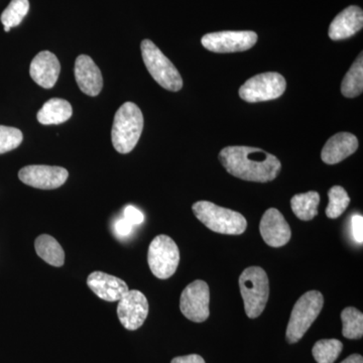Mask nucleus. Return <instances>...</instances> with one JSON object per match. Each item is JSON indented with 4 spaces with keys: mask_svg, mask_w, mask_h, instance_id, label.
<instances>
[{
    "mask_svg": "<svg viewBox=\"0 0 363 363\" xmlns=\"http://www.w3.org/2000/svg\"><path fill=\"white\" fill-rule=\"evenodd\" d=\"M219 161L230 175L257 183L274 181L281 169L278 157L257 147H227L219 154Z\"/></svg>",
    "mask_w": 363,
    "mask_h": 363,
    "instance_id": "nucleus-1",
    "label": "nucleus"
},
{
    "mask_svg": "<svg viewBox=\"0 0 363 363\" xmlns=\"http://www.w3.org/2000/svg\"><path fill=\"white\" fill-rule=\"evenodd\" d=\"M143 116L138 105L125 102L114 116L111 138L114 149L119 154H128L135 149L142 135Z\"/></svg>",
    "mask_w": 363,
    "mask_h": 363,
    "instance_id": "nucleus-2",
    "label": "nucleus"
},
{
    "mask_svg": "<svg viewBox=\"0 0 363 363\" xmlns=\"http://www.w3.org/2000/svg\"><path fill=\"white\" fill-rule=\"evenodd\" d=\"M192 209L195 216L214 233L240 235L247 230V219L233 210L217 206L209 201L196 202Z\"/></svg>",
    "mask_w": 363,
    "mask_h": 363,
    "instance_id": "nucleus-3",
    "label": "nucleus"
},
{
    "mask_svg": "<svg viewBox=\"0 0 363 363\" xmlns=\"http://www.w3.org/2000/svg\"><path fill=\"white\" fill-rule=\"evenodd\" d=\"M240 288L245 310L248 317L255 319L264 312L269 295V278L259 267H250L240 277Z\"/></svg>",
    "mask_w": 363,
    "mask_h": 363,
    "instance_id": "nucleus-4",
    "label": "nucleus"
},
{
    "mask_svg": "<svg viewBox=\"0 0 363 363\" xmlns=\"http://www.w3.org/2000/svg\"><path fill=\"white\" fill-rule=\"evenodd\" d=\"M324 305V298L318 291L304 294L294 306L290 321L286 327V337L289 343H297L309 330L319 316Z\"/></svg>",
    "mask_w": 363,
    "mask_h": 363,
    "instance_id": "nucleus-5",
    "label": "nucleus"
},
{
    "mask_svg": "<svg viewBox=\"0 0 363 363\" xmlns=\"http://www.w3.org/2000/svg\"><path fill=\"white\" fill-rule=\"evenodd\" d=\"M140 50L145 65L157 84L173 92L180 91L183 87L180 73L161 50L150 40H143Z\"/></svg>",
    "mask_w": 363,
    "mask_h": 363,
    "instance_id": "nucleus-6",
    "label": "nucleus"
},
{
    "mask_svg": "<svg viewBox=\"0 0 363 363\" xmlns=\"http://www.w3.org/2000/svg\"><path fill=\"white\" fill-rule=\"evenodd\" d=\"M147 262L150 271L157 279L171 278L180 262L178 245L168 235L162 234L157 236L150 245Z\"/></svg>",
    "mask_w": 363,
    "mask_h": 363,
    "instance_id": "nucleus-7",
    "label": "nucleus"
},
{
    "mask_svg": "<svg viewBox=\"0 0 363 363\" xmlns=\"http://www.w3.org/2000/svg\"><path fill=\"white\" fill-rule=\"evenodd\" d=\"M286 79L276 72H267L248 79L241 86L240 96L248 104L269 101L277 99L285 93Z\"/></svg>",
    "mask_w": 363,
    "mask_h": 363,
    "instance_id": "nucleus-8",
    "label": "nucleus"
},
{
    "mask_svg": "<svg viewBox=\"0 0 363 363\" xmlns=\"http://www.w3.org/2000/svg\"><path fill=\"white\" fill-rule=\"evenodd\" d=\"M257 35L252 30H226L207 33L202 38L203 47L213 52H238L252 49L257 44Z\"/></svg>",
    "mask_w": 363,
    "mask_h": 363,
    "instance_id": "nucleus-9",
    "label": "nucleus"
},
{
    "mask_svg": "<svg viewBox=\"0 0 363 363\" xmlns=\"http://www.w3.org/2000/svg\"><path fill=\"white\" fill-rule=\"evenodd\" d=\"M209 286L204 281L198 279L186 286L182 293L181 312L190 321L202 323L209 317Z\"/></svg>",
    "mask_w": 363,
    "mask_h": 363,
    "instance_id": "nucleus-10",
    "label": "nucleus"
},
{
    "mask_svg": "<svg viewBox=\"0 0 363 363\" xmlns=\"http://www.w3.org/2000/svg\"><path fill=\"white\" fill-rule=\"evenodd\" d=\"M149 315V302L142 292L138 290L128 291L118 301L117 316L124 328L135 331L140 328Z\"/></svg>",
    "mask_w": 363,
    "mask_h": 363,
    "instance_id": "nucleus-11",
    "label": "nucleus"
},
{
    "mask_svg": "<svg viewBox=\"0 0 363 363\" xmlns=\"http://www.w3.org/2000/svg\"><path fill=\"white\" fill-rule=\"evenodd\" d=\"M69 173L61 167L33 164L25 167L18 173V178L26 185L42 190H52L64 185Z\"/></svg>",
    "mask_w": 363,
    "mask_h": 363,
    "instance_id": "nucleus-12",
    "label": "nucleus"
},
{
    "mask_svg": "<svg viewBox=\"0 0 363 363\" xmlns=\"http://www.w3.org/2000/svg\"><path fill=\"white\" fill-rule=\"evenodd\" d=\"M260 234L264 242L272 247H281L291 240L292 231L284 215L276 208H269L259 224Z\"/></svg>",
    "mask_w": 363,
    "mask_h": 363,
    "instance_id": "nucleus-13",
    "label": "nucleus"
},
{
    "mask_svg": "<svg viewBox=\"0 0 363 363\" xmlns=\"http://www.w3.org/2000/svg\"><path fill=\"white\" fill-rule=\"evenodd\" d=\"M87 285L98 298L107 302H116L130 291L123 279L102 272L90 274L87 279Z\"/></svg>",
    "mask_w": 363,
    "mask_h": 363,
    "instance_id": "nucleus-14",
    "label": "nucleus"
},
{
    "mask_svg": "<svg viewBox=\"0 0 363 363\" xmlns=\"http://www.w3.org/2000/svg\"><path fill=\"white\" fill-rule=\"evenodd\" d=\"M76 81L80 90L88 96H97L104 87V78L101 72L89 56L80 55L76 60Z\"/></svg>",
    "mask_w": 363,
    "mask_h": 363,
    "instance_id": "nucleus-15",
    "label": "nucleus"
},
{
    "mask_svg": "<svg viewBox=\"0 0 363 363\" xmlns=\"http://www.w3.org/2000/svg\"><path fill=\"white\" fill-rule=\"evenodd\" d=\"M60 71L61 65L58 58L49 51L39 52L30 64V77L45 89L54 87L58 80Z\"/></svg>",
    "mask_w": 363,
    "mask_h": 363,
    "instance_id": "nucleus-16",
    "label": "nucleus"
},
{
    "mask_svg": "<svg viewBox=\"0 0 363 363\" xmlns=\"http://www.w3.org/2000/svg\"><path fill=\"white\" fill-rule=\"evenodd\" d=\"M362 26V9L355 6H348L332 21L329 28V38L332 40L348 39L359 32Z\"/></svg>",
    "mask_w": 363,
    "mask_h": 363,
    "instance_id": "nucleus-17",
    "label": "nucleus"
},
{
    "mask_svg": "<svg viewBox=\"0 0 363 363\" xmlns=\"http://www.w3.org/2000/svg\"><path fill=\"white\" fill-rule=\"evenodd\" d=\"M358 149L357 136L348 133H340L332 136L322 150V161L327 164H335L354 154Z\"/></svg>",
    "mask_w": 363,
    "mask_h": 363,
    "instance_id": "nucleus-18",
    "label": "nucleus"
},
{
    "mask_svg": "<svg viewBox=\"0 0 363 363\" xmlns=\"http://www.w3.org/2000/svg\"><path fill=\"white\" fill-rule=\"evenodd\" d=\"M73 114L71 104L67 100L52 98L45 102L38 112V121L44 125L66 123Z\"/></svg>",
    "mask_w": 363,
    "mask_h": 363,
    "instance_id": "nucleus-19",
    "label": "nucleus"
},
{
    "mask_svg": "<svg viewBox=\"0 0 363 363\" xmlns=\"http://www.w3.org/2000/svg\"><path fill=\"white\" fill-rule=\"evenodd\" d=\"M35 248L40 259L52 267H60L65 262L63 247L51 235H40L35 241Z\"/></svg>",
    "mask_w": 363,
    "mask_h": 363,
    "instance_id": "nucleus-20",
    "label": "nucleus"
},
{
    "mask_svg": "<svg viewBox=\"0 0 363 363\" xmlns=\"http://www.w3.org/2000/svg\"><path fill=\"white\" fill-rule=\"evenodd\" d=\"M319 203V194L315 191H310V192L294 196L291 200V206L298 219L309 221L317 216Z\"/></svg>",
    "mask_w": 363,
    "mask_h": 363,
    "instance_id": "nucleus-21",
    "label": "nucleus"
},
{
    "mask_svg": "<svg viewBox=\"0 0 363 363\" xmlns=\"http://www.w3.org/2000/svg\"><path fill=\"white\" fill-rule=\"evenodd\" d=\"M363 91V57L362 52L355 60L350 71L343 78L341 93L343 96L354 98L359 96Z\"/></svg>",
    "mask_w": 363,
    "mask_h": 363,
    "instance_id": "nucleus-22",
    "label": "nucleus"
},
{
    "mask_svg": "<svg viewBox=\"0 0 363 363\" xmlns=\"http://www.w3.org/2000/svg\"><path fill=\"white\" fill-rule=\"evenodd\" d=\"M343 350V344L337 339H323L313 347V357L317 363H334Z\"/></svg>",
    "mask_w": 363,
    "mask_h": 363,
    "instance_id": "nucleus-23",
    "label": "nucleus"
},
{
    "mask_svg": "<svg viewBox=\"0 0 363 363\" xmlns=\"http://www.w3.org/2000/svg\"><path fill=\"white\" fill-rule=\"evenodd\" d=\"M342 334L347 339H359L363 336V315L353 307H348L341 313Z\"/></svg>",
    "mask_w": 363,
    "mask_h": 363,
    "instance_id": "nucleus-24",
    "label": "nucleus"
},
{
    "mask_svg": "<svg viewBox=\"0 0 363 363\" xmlns=\"http://www.w3.org/2000/svg\"><path fill=\"white\" fill-rule=\"evenodd\" d=\"M329 205L326 208L328 218L336 219L343 214L350 203V198L345 189L340 186H334L328 192Z\"/></svg>",
    "mask_w": 363,
    "mask_h": 363,
    "instance_id": "nucleus-25",
    "label": "nucleus"
},
{
    "mask_svg": "<svg viewBox=\"0 0 363 363\" xmlns=\"http://www.w3.org/2000/svg\"><path fill=\"white\" fill-rule=\"evenodd\" d=\"M30 9L28 0H11L9 6L1 14V23L6 28H14L20 25Z\"/></svg>",
    "mask_w": 363,
    "mask_h": 363,
    "instance_id": "nucleus-26",
    "label": "nucleus"
},
{
    "mask_svg": "<svg viewBox=\"0 0 363 363\" xmlns=\"http://www.w3.org/2000/svg\"><path fill=\"white\" fill-rule=\"evenodd\" d=\"M23 140V133L18 128L0 125V155L16 150Z\"/></svg>",
    "mask_w": 363,
    "mask_h": 363,
    "instance_id": "nucleus-27",
    "label": "nucleus"
},
{
    "mask_svg": "<svg viewBox=\"0 0 363 363\" xmlns=\"http://www.w3.org/2000/svg\"><path fill=\"white\" fill-rule=\"evenodd\" d=\"M123 218L125 219L126 221L130 222L131 225L135 226L142 224L145 217H143V214L140 210L130 205V206H126L125 209H124Z\"/></svg>",
    "mask_w": 363,
    "mask_h": 363,
    "instance_id": "nucleus-28",
    "label": "nucleus"
},
{
    "mask_svg": "<svg viewBox=\"0 0 363 363\" xmlns=\"http://www.w3.org/2000/svg\"><path fill=\"white\" fill-rule=\"evenodd\" d=\"M351 227H352V235L357 243L362 245L363 242V217L362 215H354L351 219Z\"/></svg>",
    "mask_w": 363,
    "mask_h": 363,
    "instance_id": "nucleus-29",
    "label": "nucleus"
},
{
    "mask_svg": "<svg viewBox=\"0 0 363 363\" xmlns=\"http://www.w3.org/2000/svg\"><path fill=\"white\" fill-rule=\"evenodd\" d=\"M133 227L130 222L126 221L124 218H121L118 219L116 224H114V231H116V235L118 238H123L133 233Z\"/></svg>",
    "mask_w": 363,
    "mask_h": 363,
    "instance_id": "nucleus-30",
    "label": "nucleus"
},
{
    "mask_svg": "<svg viewBox=\"0 0 363 363\" xmlns=\"http://www.w3.org/2000/svg\"><path fill=\"white\" fill-rule=\"evenodd\" d=\"M171 363H205V360L200 355L190 354L174 358Z\"/></svg>",
    "mask_w": 363,
    "mask_h": 363,
    "instance_id": "nucleus-31",
    "label": "nucleus"
},
{
    "mask_svg": "<svg viewBox=\"0 0 363 363\" xmlns=\"http://www.w3.org/2000/svg\"><path fill=\"white\" fill-rule=\"evenodd\" d=\"M341 363H363V358L362 355L352 354L346 358V359L343 360Z\"/></svg>",
    "mask_w": 363,
    "mask_h": 363,
    "instance_id": "nucleus-32",
    "label": "nucleus"
},
{
    "mask_svg": "<svg viewBox=\"0 0 363 363\" xmlns=\"http://www.w3.org/2000/svg\"><path fill=\"white\" fill-rule=\"evenodd\" d=\"M4 30H6V32H9V30H11V28H6V26H4Z\"/></svg>",
    "mask_w": 363,
    "mask_h": 363,
    "instance_id": "nucleus-33",
    "label": "nucleus"
}]
</instances>
